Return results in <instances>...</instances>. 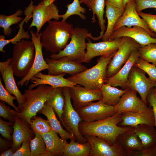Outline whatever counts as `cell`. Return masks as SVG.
I'll use <instances>...</instances> for the list:
<instances>
[{
	"label": "cell",
	"instance_id": "cell-1",
	"mask_svg": "<svg viewBox=\"0 0 156 156\" xmlns=\"http://www.w3.org/2000/svg\"><path fill=\"white\" fill-rule=\"evenodd\" d=\"M122 120L121 114L116 113L109 118L99 120L91 122L82 121L79 125V130L83 136L90 135L96 136L112 145L120 134L133 128L118 126Z\"/></svg>",
	"mask_w": 156,
	"mask_h": 156
},
{
	"label": "cell",
	"instance_id": "cell-2",
	"mask_svg": "<svg viewBox=\"0 0 156 156\" xmlns=\"http://www.w3.org/2000/svg\"><path fill=\"white\" fill-rule=\"evenodd\" d=\"M48 23V26L42 33L41 43L46 51L56 53L68 44L73 27L66 21L50 20Z\"/></svg>",
	"mask_w": 156,
	"mask_h": 156
},
{
	"label": "cell",
	"instance_id": "cell-3",
	"mask_svg": "<svg viewBox=\"0 0 156 156\" xmlns=\"http://www.w3.org/2000/svg\"><path fill=\"white\" fill-rule=\"evenodd\" d=\"M38 86L35 89L25 90L23 94V103L17 106L19 112L13 110L15 116L24 119L30 126L31 118L43 107L49 94L54 89L46 84Z\"/></svg>",
	"mask_w": 156,
	"mask_h": 156
},
{
	"label": "cell",
	"instance_id": "cell-4",
	"mask_svg": "<svg viewBox=\"0 0 156 156\" xmlns=\"http://www.w3.org/2000/svg\"><path fill=\"white\" fill-rule=\"evenodd\" d=\"M115 53L109 57H101L97 59V64L92 68L67 79L89 89H101L106 79L107 66Z\"/></svg>",
	"mask_w": 156,
	"mask_h": 156
},
{
	"label": "cell",
	"instance_id": "cell-5",
	"mask_svg": "<svg viewBox=\"0 0 156 156\" xmlns=\"http://www.w3.org/2000/svg\"><path fill=\"white\" fill-rule=\"evenodd\" d=\"M35 49L32 41L22 40L14 44L10 63L14 75L23 78L30 70L34 63Z\"/></svg>",
	"mask_w": 156,
	"mask_h": 156
},
{
	"label": "cell",
	"instance_id": "cell-6",
	"mask_svg": "<svg viewBox=\"0 0 156 156\" xmlns=\"http://www.w3.org/2000/svg\"><path fill=\"white\" fill-rule=\"evenodd\" d=\"M89 33L85 28L75 27L73 30L70 43L58 53L50 55V58L57 60L67 57L73 61L81 62L86 52L87 46L86 39L88 38Z\"/></svg>",
	"mask_w": 156,
	"mask_h": 156
},
{
	"label": "cell",
	"instance_id": "cell-7",
	"mask_svg": "<svg viewBox=\"0 0 156 156\" xmlns=\"http://www.w3.org/2000/svg\"><path fill=\"white\" fill-rule=\"evenodd\" d=\"M122 38L118 49L107 66L106 79L118 72L127 62L131 53L141 47L139 43L131 38Z\"/></svg>",
	"mask_w": 156,
	"mask_h": 156
},
{
	"label": "cell",
	"instance_id": "cell-8",
	"mask_svg": "<svg viewBox=\"0 0 156 156\" xmlns=\"http://www.w3.org/2000/svg\"><path fill=\"white\" fill-rule=\"evenodd\" d=\"M63 90L65 103L62 116V123L66 130L73 135L79 142H86L85 137L79 131V125L82 119L71 103L69 88L63 87Z\"/></svg>",
	"mask_w": 156,
	"mask_h": 156
},
{
	"label": "cell",
	"instance_id": "cell-9",
	"mask_svg": "<svg viewBox=\"0 0 156 156\" xmlns=\"http://www.w3.org/2000/svg\"><path fill=\"white\" fill-rule=\"evenodd\" d=\"M56 0H43L38 5L33 6L32 9V20L29 29L35 27L38 35L44 24L52 19L59 20L60 18L59 10L54 3Z\"/></svg>",
	"mask_w": 156,
	"mask_h": 156
},
{
	"label": "cell",
	"instance_id": "cell-10",
	"mask_svg": "<svg viewBox=\"0 0 156 156\" xmlns=\"http://www.w3.org/2000/svg\"><path fill=\"white\" fill-rule=\"evenodd\" d=\"M87 39L88 42L86 43V50L81 63L90 62L93 58L97 56L107 57L114 54L118 49L122 38L95 43L92 42L89 38Z\"/></svg>",
	"mask_w": 156,
	"mask_h": 156
},
{
	"label": "cell",
	"instance_id": "cell-11",
	"mask_svg": "<svg viewBox=\"0 0 156 156\" xmlns=\"http://www.w3.org/2000/svg\"><path fill=\"white\" fill-rule=\"evenodd\" d=\"M146 73L140 68L133 66L129 75L127 89L136 91L142 101L147 104L148 94L151 88L156 86V81L147 78Z\"/></svg>",
	"mask_w": 156,
	"mask_h": 156
},
{
	"label": "cell",
	"instance_id": "cell-12",
	"mask_svg": "<svg viewBox=\"0 0 156 156\" xmlns=\"http://www.w3.org/2000/svg\"><path fill=\"white\" fill-rule=\"evenodd\" d=\"M131 28L138 26L145 29L152 37L156 38V34L149 28L146 23L138 14L135 0H130L126 5L122 14L117 20L113 31L122 26Z\"/></svg>",
	"mask_w": 156,
	"mask_h": 156
},
{
	"label": "cell",
	"instance_id": "cell-13",
	"mask_svg": "<svg viewBox=\"0 0 156 156\" xmlns=\"http://www.w3.org/2000/svg\"><path fill=\"white\" fill-rule=\"evenodd\" d=\"M77 111L82 121L91 122L109 118L115 114L114 106L104 103L102 100L90 103Z\"/></svg>",
	"mask_w": 156,
	"mask_h": 156
},
{
	"label": "cell",
	"instance_id": "cell-14",
	"mask_svg": "<svg viewBox=\"0 0 156 156\" xmlns=\"http://www.w3.org/2000/svg\"><path fill=\"white\" fill-rule=\"evenodd\" d=\"M30 34L35 47V58L33 65L28 74L17 82V85L21 87L24 85L27 86L31 78L38 72L45 69L48 70L49 68V66L43 55V47L41 42L42 33L37 35L36 33L31 30Z\"/></svg>",
	"mask_w": 156,
	"mask_h": 156
},
{
	"label": "cell",
	"instance_id": "cell-15",
	"mask_svg": "<svg viewBox=\"0 0 156 156\" xmlns=\"http://www.w3.org/2000/svg\"><path fill=\"white\" fill-rule=\"evenodd\" d=\"M84 136L91 146L89 156H127L116 141L112 145L105 140L96 136L90 135Z\"/></svg>",
	"mask_w": 156,
	"mask_h": 156
},
{
	"label": "cell",
	"instance_id": "cell-16",
	"mask_svg": "<svg viewBox=\"0 0 156 156\" xmlns=\"http://www.w3.org/2000/svg\"><path fill=\"white\" fill-rule=\"evenodd\" d=\"M46 61L49 66L47 70L48 74L49 75L65 73L72 76L79 73L87 69L81 62L73 61L67 57H64L57 60L47 58Z\"/></svg>",
	"mask_w": 156,
	"mask_h": 156
},
{
	"label": "cell",
	"instance_id": "cell-17",
	"mask_svg": "<svg viewBox=\"0 0 156 156\" xmlns=\"http://www.w3.org/2000/svg\"><path fill=\"white\" fill-rule=\"evenodd\" d=\"M69 88L73 105L76 111L94 101L101 100L103 98L100 89L91 90L78 85Z\"/></svg>",
	"mask_w": 156,
	"mask_h": 156
},
{
	"label": "cell",
	"instance_id": "cell-18",
	"mask_svg": "<svg viewBox=\"0 0 156 156\" xmlns=\"http://www.w3.org/2000/svg\"><path fill=\"white\" fill-rule=\"evenodd\" d=\"M137 92L135 90L128 89L118 103L114 106L116 113L142 112L148 109L149 107L137 96Z\"/></svg>",
	"mask_w": 156,
	"mask_h": 156
},
{
	"label": "cell",
	"instance_id": "cell-19",
	"mask_svg": "<svg viewBox=\"0 0 156 156\" xmlns=\"http://www.w3.org/2000/svg\"><path fill=\"white\" fill-rule=\"evenodd\" d=\"M123 37L133 39L141 47L151 43H156V38L152 37L145 29L138 26H134L131 28L125 26L120 27L113 31L108 40Z\"/></svg>",
	"mask_w": 156,
	"mask_h": 156
},
{
	"label": "cell",
	"instance_id": "cell-20",
	"mask_svg": "<svg viewBox=\"0 0 156 156\" xmlns=\"http://www.w3.org/2000/svg\"><path fill=\"white\" fill-rule=\"evenodd\" d=\"M65 73L58 75L44 74L41 72L36 74L30 80L32 83L28 89H32L41 84H46L51 86L53 88L59 87L70 88L77 85L64 78Z\"/></svg>",
	"mask_w": 156,
	"mask_h": 156
},
{
	"label": "cell",
	"instance_id": "cell-21",
	"mask_svg": "<svg viewBox=\"0 0 156 156\" xmlns=\"http://www.w3.org/2000/svg\"><path fill=\"white\" fill-rule=\"evenodd\" d=\"M11 58L5 61L0 62V72L5 84L6 90L16 98L18 106L21 105L24 102V97L18 89L14 79V72L10 63Z\"/></svg>",
	"mask_w": 156,
	"mask_h": 156
},
{
	"label": "cell",
	"instance_id": "cell-22",
	"mask_svg": "<svg viewBox=\"0 0 156 156\" xmlns=\"http://www.w3.org/2000/svg\"><path fill=\"white\" fill-rule=\"evenodd\" d=\"M15 120L13 125L12 144L11 147L16 151L21 147L23 142L30 141L34 138L35 134L29 125L24 119L15 116Z\"/></svg>",
	"mask_w": 156,
	"mask_h": 156
},
{
	"label": "cell",
	"instance_id": "cell-23",
	"mask_svg": "<svg viewBox=\"0 0 156 156\" xmlns=\"http://www.w3.org/2000/svg\"><path fill=\"white\" fill-rule=\"evenodd\" d=\"M139 58L140 53L138 49L131 53L127 62L118 72L113 76L106 79L105 83H108L113 87L119 86L123 89H127L130 71Z\"/></svg>",
	"mask_w": 156,
	"mask_h": 156
},
{
	"label": "cell",
	"instance_id": "cell-24",
	"mask_svg": "<svg viewBox=\"0 0 156 156\" xmlns=\"http://www.w3.org/2000/svg\"><path fill=\"white\" fill-rule=\"evenodd\" d=\"M122 120L118 125L121 127H134L138 125L145 124L155 127L154 118L151 107L142 112H128L121 114Z\"/></svg>",
	"mask_w": 156,
	"mask_h": 156
},
{
	"label": "cell",
	"instance_id": "cell-25",
	"mask_svg": "<svg viewBox=\"0 0 156 156\" xmlns=\"http://www.w3.org/2000/svg\"><path fill=\"white\" fill-rule=\"evenodd\" d=\"M53 130L41 134L45 143L47 156H63L64 150L68 142L58 136Z\"/></svg>",
	"mask_w": 156,
	"mask_h": 156
},
{
	"label": "cell",
	"instance_id": "cell-26",
	"mask_svg": "<svg viewBox=\"0 0 156 156\" xmlns=\"http://www.w3.org/2000/svg\"><path fill=\"white\" fill-rule=\"evenodd\" d=\"M116 141L126 153L127 156H130L133 152L142 149L141 141L133 128L120 134Z\"/></svg>",
	"mask_w": 156,
	"mask_h": 156
},
{
	"label": "cell",
	"instance_id": "cell-27",
	"mask_svg": "<svg viewBox=\"0 0 156 156\" xmlns=\"http://www.w3.org/2000/svg\"><path fill=\"white\" fill-rule=\"evenodd\" d=\"M87 6L92 10L93 16L92 23H94L96 21L95 15H96L98 21V25L101 28L99 36L97 37H93L89 33L88 37L93 40L96 41L102 38L105 30V20L104 18V8L105 5V0H89L86 4Z\"/></svg>",
	"mask_w": 156,
	"mask_h": 156
},
{
	"label": "cell",
	"instance_id": "cell-28",
	"mask_svg": "<svg viewBox=\"0 0 156 156\" xmlns=\"http://www.w3.org/2000/svg\"><path fill=\"white\" fill-rule=\"evenodd\" d=\"M38 113L47 117L52 130L57 133L63 140L67 141L68 139L76 140L73 135L63 129L56 117L54 111L51 107L45 104Z\"/></svg>",
	"mask_w": 156,
	"mask_h": 156
},
{
	"label": "cell",
	"instance_id": "cell-29",
	"mask_svg": "<svg viewBox=\"0 0 156 156\" xmlns=\"http://www.w3.org/2000/svg\"><path fill=\"white\" fill-rule=\"evenodd\" d=\"M133 129L140 140L142 148L156 145V129L155 127L145 124L139 125Z\"/></svg>",
	"mask_w": 156,
	"mask_h": 156
},
{
	"label": "cell",
	"instance_id": "cell-30",
	"mask_svg": "<svg viewBox=\"0 0 156 156\" xmlns=\"http://www.w3.org/2000/svg\"><path fill=\"white\" fill-rule=\"evenodd\" d=\"M65 103L62 87L54 88L50 92L45 103V104L53 108L61 122Z\"/></svg>",
	"mask_w": 156,
	"mask_h": 156
},
{
	"label": "cell",
	"instance_id": "cell-31",
	"mask_svg": "<svg viewBox=\"0 0 156 156\" xmlns=\"http://www.w3.org/2000/svg\"><path fill=\"white\" fill-rule=\"evenodd\" d=\"M105 5V16L107 19V24L105 31L102 38L103 41L109 40L113 32L116 22L125 10L110 5Z\"/></svg>",
	"mask_w": 156,
	"mask_h": 156
},
{
	"label": "cell",
	"instance_id": "cell-32",
	"mask_svg": "<svg viewBox=\"0 0 156 156\" xmlns=\"http://www.w3.org/2000/svg\"><path fill=\"white\" fill-rule=\"evenodd\" d=\"M103 98L101 100L105 104L115 106L119 102L122 95L128 90L119 89L107 83H104L101 88Z\"/></svg>",
	"mask_w": 156,
	"mask_h": 156
},
{
	"label": "cell",
	"instance_id": "cell-33",
	"mask_svg": "<svg viewBox=\"0 0 156 156\" xmlns=\"http://www.w3.org/2000/svg\"><path fill=\"white\" fill-rule=\"evenodd\" d=\"M66 144L63 156H89L91 147L88 142L84 143H79L71 139Z\"/></svg>",
	"mask_w": 156,
	"mask_h": 156
},
{
	"label": "cell",
	"instance_id": "cell-34",
	"mask_svg": "<svg viewBox=\"0 0 156 156\" xmlns=\"http://www.w3.org/2000/svg\"><path fill=\"white\" fill-rule=\"evenodd\" d=\"M23 12V10L19 9L11 15H0V27L3 29L4 35L9 36L12 31L11 26L23 20L22 18L19 16L21 15Z\"/></svg>",
	"mask_w": 156,
	"mask_h": 156
},
{
	"label": "cell",
	"instance_id": "cell-35",
	"mask_svg": "<svg viewBox=\"0 0 156 156\" xmlns=\"http://www.w3.org/2000/svg\"><path fill=\"white\" fill-rule=\"evenodd\" d=\"M25 17V18L22 20L19 25V30L17 34L13 38L10 39H5L4 35L0 36V51L3 53L5 51L3 50L4 47L8 44L11 43L12 44H15L21 41L23 39H29L30 38V36L28 32L25 31L23 28V25L25 22L27 23L29 20Z\"/></svg>",
	"mask_w": 156,
	"mask_h": 156
},
{
	"label": "cell",
	"instance_id": "cell-36",
	"mask_svg": "<svg viewBox=\"0 0 156 156\" xmlns=\"http://www.w3.org/2000/svg\"><path fill=\"white\" fill-rule=\"evenodd\" d=\"M34 132L35 136L30 140L31 156H47L46 145L41 134Z\"/></svg>",
	"mask_w": 156,
	"mask_h": 156
},
{
	"label": "cell",
	"instance_id": "cell-37",
	"mask_svg": "<svg viewBox=\"0 0 156 156\" xmlns=\"http://www.w3.org/2000/svg\"><path fill=\"white\" fill-rule=\"evenodd\" d=\"M80 4L79 0H74L72 3L67 5L66 12L60 15V18H62V21H65L69 17L74 15H78L83 20H85L86 17L83 14L86 12V10L81 6Z\"/></svg>",
	"mask_w": 156,
	"mask_h": 156
},
{
	"label": "cell",
	"instance_id": "cell-38",
	"mask_svg": "<svg viewBox=\"0 0 156 156\" xmlns=\"http://www.w3.org/2000/svg\"><path fill=\"white\" fill-rule=\"evenodd\" d=\"M30 127L34 132L41 134L46 133L53 130L48 120L36 115L31 118Z\"/></svg>",
	"mask_w": 156,
	"mask_h": 156
},
{
	"label": "cell",
	"instance_id": "cell-39",
	"mask_svg": "<svg viewBox=\"0 0 156 156\" xmlns=\"http://www.w3.org/2000/svg\"><path fill=\"white\" fill-rule=\"evenodd\" d=\"M140 58L156 66V43H151L139 49Z\"/></svg>",
	"mask_w": 156,
	"mask_h": 156
},
{
	"label": "cell",
	"instance_id": "cell-40",
	"mask_svg": "<svg viewBox=\"0 0 156 156\" xmlns=\"http://www.w3.org/2000/svg\"><path fill=\"white\" fill-rule=\"evenodd\" d=\"M134 66L144 71L148 75L150 80L156 81V66L155 65L139 58Z\"/></svg>",
	"mask_w": 156,
	"mask_h": 156
},
{
	"label": "cell",
	"instance_id": "cell-41",
	"mask_svg": "<svg viewBox=\"0 0 156 156\" xmlns=\"http://www.w3.org/2000/svg\"><path fill=\"white\" fill-rule=\"evenodd\" d=\"M5 89L3 85L1 78H0V100L4 101L10 106L12 107L17 112L19 111L18 107L16 106L13 103V100H16V98L11 95Z\"/></svg>",
	"mask_w": 156,
	"mask_h": 156
},
{
	"label": "cell",
	"instance_id": "cell-42",
	"mask_svg": "<svg viewBox=\"0 0 156 156\" xmlns=\"http://www.w3.org/2000/svg\"><path fill=\"white\" fill-rule=\"evenodd\" d=\"M13 124L0 118V133L3 138L12 141L11 134L13 132Z\"/></svg>",
	"mask_w": 156,
	"mask_h": 156
},
{
	"label": "cell",
	"instance_id": "cell-43",
	"mask_svg": "<svg viewBox=\"0 0 156 156\" xmlns=\"http://www.w3.org/2000/svg\"><path fill=\"white\" fill-rule=\"evenodd\" d=\"M15 115L12 109L2 101L0 102V116L14 124L15 122Z\"/></svg>",
	"mask_w": 156,
	"mask_h": 156
},
{
	"label": "cell",
	"instance_id": "cell-44",
	"mask_svg": "<svg viewBox=\"0 0 156 156\" xmlns=\"http://www.w3.org/2000/svg\"><path fill=\"white\" fill-rule=\"evenodd\" d=\"M138 13L145 21L150 29L156 34V14L144 13L142 11Z\"/></svg>",
	"mask_w": 156,
	"mask_h": 156
},
{
	"label": "cell",
	"instance_id": "cell-45",
	"mask_svg": "<svg viewBox=\"0 0 156 156\" xmlns=\"http://www.w3.org/2000/svg\"><path fill=\"white\" fill-rule=\"evenodd\" d=\"M138 12L149 8L156 9V0H135Z\"/></svg>",
	"mask_w": 156,
	"mask_h": 156
},
{
	"label": "cell",
	"instance_id": "cell-46",
	"mask_svg": "<svg viewBox=\"0 0 156 156\" xmlns=\"http://www.w3.org/2000/svg\"><path fill=\"white\" fill-rule=\"evenodd\" d=\"M154 88L149 92L147 97V101L149 106L152 108L154 118L155 127L156 129V96L153 90Z\"/></svg>",
	"mask_w": 156,
	"mask_h": 156
},
{
	"label": "cell",
	"instance_id": "cell-47",
	"mask_svg": "<svg viewBox=\"0 0 156 156\" xmlns=\"http://www.w3.org/2000/svg\"><path fill=\"white\" fill-rule=\"evenodd\" d=\"M30 141L23 142L21 147L15 152L14 156H31Z\"/></svg>",
	"mask_w": 156,
	"mask_h": 156
},
{
	"label": "cell",
	"instance_id": "cell-48",
	"mask_svg": "<svg viewBox=\"0 0 156 156\" xmlns=\"http://www.w3.org/2000/svg\"><path fill=\"white\" fill-rule=\"evenodd\" d=\"M130 156H156V145L133 152Z\"/></svg>",
	"mask_w": 156,
	"mask_h": 156
},
{
	"label": "cell",
	"instance_id": "cell-49",
	"mask_svg": "<svg viewBox=\"0 0 156 156\" xmlns=\"http://www.w3.org/2000/svg\"><path fill=\"white\" fill-rule=\"evenodd\" d=\"M12 141L8 140L1 137H0V153H2L7 150L10 147H11L12 143Z\"/></svg>",
	"mask_w": 156,
	"mask_h": 156
},
{
	"label": "cell",
	"instance_id": "cell-50",
	"mask_svg": "<svg viewBox=\"0 0 156 156\" xmlns=\"http://www.w3.org/2000/svg\"><path fill=\"white\" fill-rule=\"evenodd\" d=\"M105 5H110L121 9L124 10L123 0H105Z\"/></svg>",
	"mask_w": 156,
	"mask_h": 156
},
{
	"label": "cell",
	"instance_id": "cell-51",
	"mask_svg": "<svg viewBox=\"0 0 156 156\" xmlns=\"http://www.w3.org/2000/svg\"><path fill=\"white\" fill-rule=\"evenodd\" d=\"M15 151L11 147V148L1 153L0 156H14Z\"/></svg>",
	"mask_w": 156,
	"mask_h": 156
},
{
	"label": "cell",
	"instance_id": "cell-52",
	"mask_svg": "<svg viewBox=\"0 0 156 156\" xmlns=\"http://www.w3.org/2000/svg\"><path fill=\"white\" fill-rule=\"evenodd\" d=\"M130 0H123V4L125 8L127 4L129 2Z\"/></svg>",
	"mask_w": 156,
	"mask_h": 156
},
{
	"label": "cell",
	"instance_id": "cell-53",
	"mask_svg": "<svg viewBox=\"0 0 156 156\" xmlns=\"http://www.w3.org/2000/svg\"><path fill=\"white\" fill-rule=\"evenodd\" d=\"M89 0H80V2L81 4L84 3L86 4Z\"/></svg>",
	"mask_w": 156,
	"mask_h": 156
},
{
	"label": "cell",
	"instance_id": "cell-54",
	"mask_svg": "<svg viewBox=\"0 0 156 156\" xmlns=\"http://www.w3.org/2000/svg\"><path fill=\"white\" fill-rule=\"evenodd\" d=\"M153 90L155 95L156 96V86L154 88Z\"/></svg>",
	"mask_w": 156,
	"mask_h": 156
},
{
	"label": "cell",
	"instance_id": "cell-55",
	"mask_svg": "<svg viewBox=\"0 0 156 156\" xmlns=\"http://www.w3.org/2000/svg\"><path fill=\"white\" fill-rule=\"evenodd\" d=\"M154 10H155L156 12V9H154Z\"/></svg>",
	"mask_w": 156,
	"mask_h": 156
}]
</instances>
